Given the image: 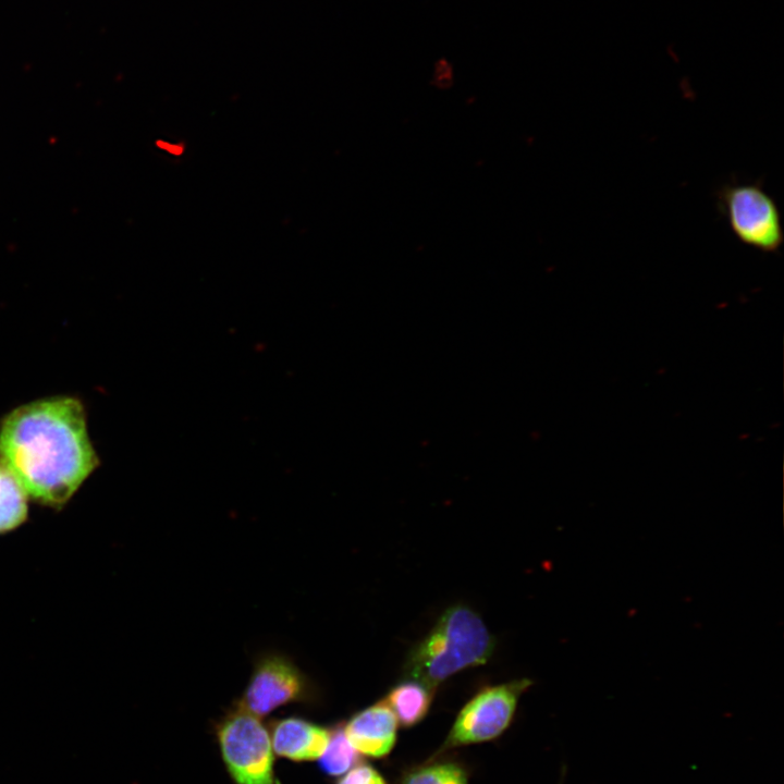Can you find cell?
<instances>
[{
    "label": "cell",
    "mask_w": 784,
    "mask_h": 784,
    "mask_svg": "<svg viewBox=\"0 0 784 784\" xmlns=\"http://www.w3.org/2000/svg\"><path fill=\"white\" fill-rule=\"evenodd\" d=\"M0 462L28 498L66 503L99 463L83 404L57 396L12 411L0 425Z\"/></svg>",
    "instance_id": "6da1fadb"
},
{
    "label": "cell",
    "mask_w": 784,
    "mask_h": 784,
    "mask_svg": "<svg viewBox=\"0 0 784 784\" xmlns=\"http://www.w3.org/2000/svg\"><path fill=\"white\" fill-rule=\"evenodd\" d=\"M494 648V637L481 616L466 604H454L409 651L403 677L420 681L436 690L457 672L487 663Z\"/></svg>",
    "instance_id": "7a4b0ae2"
},
{
    "label": "cell",
    "mask_w": 784,
    "mask_h": 784,
    "mask_svg": "<svg viewBox=\"0 0 784 784\" xmlns=\"http://www.w3.org/2000/svg\"><path fill=\"white\" fill-rule=\"evenodd\" d=\"M531 684L529 678H519L479 690L460 710L433 757L500 737L511 725L519 698Z\"/></svg>",
    "instance_id": "3957f363"
},
{
    "label": "cell",
    "mask_w": 784,
    "mask_h": 784,
    "mask_svg": "<svg viewBox=\"0 0 784 784\" xmlns=\"http://www.w3.org/2000/svg\"><path fill=\"white\" fill-rule=\"evenodd\" d=\"M719 208L732 233L744 245L776 253L784 242L780 209L759 183H732L718 191Z\"/></svg>",
    "instance_id": "277c9868"
},
{
    "label": "cell",
    "mask_w": 784,
    "mask_h": 784,
    "mask_svg": "<svg viewBox=\"0 0 784 784\" xmlns=\"http://www.w3.org/2000/svg\"><path fill=\"white\" fill-rule=\"evenodd\" d=\"M218 740L236 784H277L271 738L258 716L238 706L218 725Z\"/></svg>",
    "instance_id": "5b68a950"
},
{
    "label": "cell",
    "mask_w": 784,
    "mask_h": 784,
    "mask_svg": "<svg viewBox=\"0 0 784 784\" xmlns=\"http://www.w3.org/2000/svg\"><path fill=\"white\" fill-rule=\"evenodd\" d=\"M310 684L297 666L280 654L264 656L255 664L240 707L261 718L310 696Z\"/></svg>",
    "instance_id": "8992f818"
},
{
    "label": "cell",
    "mask_w": 784,
    "mask_h": 784,
    "mask_svg": "<svg viewBox=\"0 0 784 784\" xmlns=\"http://www.w3.org/2000/svg\"><path fill=\"white\" fill-rule=\"evenodd\" d=\"M397 725L395 715L381 700L352 715L343 731L362 756L383 758L394 748Z\"/></svg>",
    "instance_id": "52a82bcc"
},
{
    "label": "cell",
    "mask_w": 784,
    "mask_h": 784,
    "mask_svg": "<svg viewBox=\"0 0 784 784\" xmlns=\"http://www.w3.org/2000/svg\"><path fill=\"white\" fill-rule=\"evenodd\" d=\"M331 732L299 718L278 721L271 731L273 751L295 761L319 759L329 743Z\"/></svg>",
    "instance_id": "ba28073f"
},
{
    "label": "cell",
    "mask_w": 784,
    "mask_h": 784,
    "mask_svg": "<svg viewBox=\"0 0 784 784\" xmlns=\"http://www.w3.org/2000/svg\"><path fill=\"white\" fill-rule=\"evenodd\" d=\"M433 696L434 689L427 684L403 677L390 688L382 700L391 709L400 725L412 727L428 714Z\"/></svg>",
    "instance_id": "9c48e42d"
},
{
    "label": "cell",
    "mask_w": 784,
    "mask_h": 784,
    "mask_svg": "<svg viewBox=\"0 0 784 784\" xmlns=\"http://www.w3.org/2000/svg\"><path fill=\"white\" fill-rule=\"evenodd\" d=\"M25 490L0 462V534L19 527L27 517Z\"/></svg>",
    "instance_id": "30bf717a"
},
{
    "label": "cell",
    "mask_w": 784,
    "mask_h": 784,
    "mask_svg": "<svg viewBox=\"0 0 784 784\" xmlns=\"http://www.w3.org/2000/svg\"><path fill=\"white\" fill-rule=\"evenodd\" d=\"M400 784H469V780L460 762L434 757L408 769Z\"/></svg>",
    "instance_id": "8fae6325"
},
{
    "label": "cell",
    "mask_w": 784,
    "mask_h": 784,
    "mask_svg": "<svg viewBox=\"0 0 784 784\" xmlns=\"http://www.w3.org/2000/svg\"><path fill=\"white\" fill-rule=\"evenodd\" d=\"M360 757L340 726L331 732L327 748L319 757V767L324 774L339 776L359 763Z\"/></svg>",
    "instance_id": "7c38bea8"
},
{
    "label": "cell",
    "mask_w": 784,
    "mask_h": 784,
    "mask_svg": "<svg viewBox=\"0 0 784 784\" xmlns=\"http://www.w3.org/2000/svg\"><path fill=\"white\" fill-rule=\"evenodd\" d=\"M336 784H388L383 775L367 763H357L345 772Z\"/></svg>",
    "instance_id": "4fadbf2b"
}]
</instances>
